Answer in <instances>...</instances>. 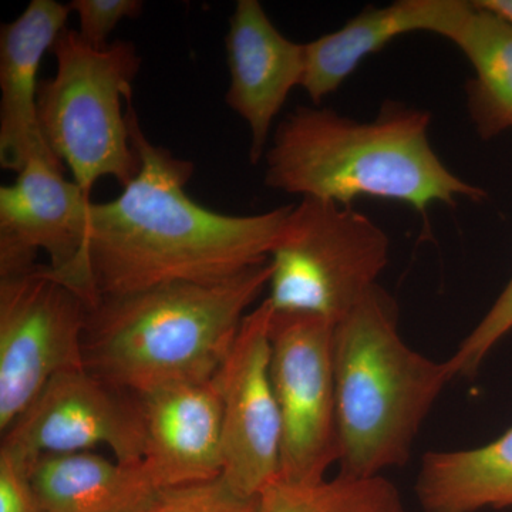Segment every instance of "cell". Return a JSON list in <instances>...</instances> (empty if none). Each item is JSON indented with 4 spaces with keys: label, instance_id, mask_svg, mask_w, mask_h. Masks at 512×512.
Returning a JSON list of instances; mask_svg holds the SVG:
<instances>
[{
    "label": "cell",
    "instance_id": "cell-1",
    "mask_svg": "<svg viewBox=\"0 0 512 512\" xmlns=\"http://www.w3.org/2000/svg\"><path fill=\"white\" fill-rule=\"evenodd\" d=\"M137 177L109 202H92L86 261L97 301L175 282H217L269 261L292 205L228 215L192 200L194 165L151 143L127 104Z\"/></svg>",
    "mask_w": 512,
    "mask_h": 512
},
{
    "label": "cell",
    "instance_id": "cell-2",
    "mask_svg": "<svg viewBox=\"0 0 512 512\" xmlns=\"http://www.w3.org/2000/svg\"><path fill=\"white\" fill-rule=\"evenodd\" d=\"M430 124L429 111L396 101L369 121L298 107L276 128L266 151L265 184L340 205L359 197L402 202L421 215L436 204L454 207L460 198L483 201V188L437 156Z\"/></svg>",
    "mask_w": 512,
    "mask_h": 512
},
{
    "label": "cell",
    "instance_id": "cell-3",
    "mask_svg": "<svg viewBox=\"0 0 512 512\" xmlns=\"http://www.w3.org/2000/svg\"><path fill=\"white\" fill-rule=\"evenodd\" d=\"M269 278L268 261L224 281L100 298L87 318L84 367L136 396L212 379Z\"/></svg>",
    "mask_w": 512,
    "mask_h": 512
},
{
    "label": "cell",
    "instance_id": "cell-4",
    "mask_svg": "<svg viewBox=\"0 0 512 512\" xmlns=\"http://www.w3.org/2000/svg\"><path fill=\"white\" fill-rule=\"evenodd\" d=\"M396 302L376 285L336 325L340 473L383 476L409 461L417 434L444 387L447 362L406 345Z\"/></svg>",
    "mask_w": 512,
    "mask_h": 512
},
{
    "label": "cell",
    "instance_id": "cell-5",
    "mask_svg": "<svg viewBox=\"0 0 512 512\" xmlns=\"http://www.w3.org/2000/svg\"><path fill=\"white\" fill-rule=\"evenodd\" d=\"M57 70L37 93V120L47 147L70 168L90 198L94 184L113 177L123 188L140 173L123 100L133 97L141 67L136 46L116 40L94 49L66 28L52 47Z\"/></svg>",
    "mask_w": 512,
    "mask_h": 512
},
{
    "label": "cell",
    "instance_id": "cell-6",
    "mask_svg": "<svg viewBox=\"0 0 512 512\" xmlns=\"http://www.w3.org/2000/svg\"><path fill=\"white\" fill-rule=\"evenodd\" d=\"M390 241L350 205L302 198L292 205L269 255L276 313H306L338 325L389 264Z\"/></svg>",
    "mask_w": 512,
    "mask_h": 512
},
{
    "label": "cell",
    "instance_id": "cell-7",
    "mask_svg": "<svg viewBox=\"0 0 512 512\" xmlns=\"http://www.w3.org/2000/svg\"><path fill=\"white\" fill-rule=\"evenodd\" d=\"M90 305L49 265L0 278V431L53 377L84 367Z\"/></svg>",
    "mask_w": 512,
    "mask_h": 512
},
{
    "label": "cell",
    "instance_id": "cell-8",
    "mask_svg": "<svg viewBox=\"0 0 512 512\" xmlns=\"http://www.w3.org/2000/svg\"><path fill=\"white\" fill-rule=\"evenodd\" d=\"M336 325L306 313L271 322V376L282 423L281 476L315 484L339 463Z\"/></svg>",
    "mask_w": 512,
    "mask_h": 512
},
{
    "label": "cell",
    "instance_id": "cell-9",
    "mask_svg": "<svg viewBox=\"0 0 512 512\" xmlns=\"http://www.w3.org/2000/svg\"><path fill=\"white\" fill-rule=\"evenodd\" d=\"M107 447L117 461L138 464L146 450L143 404L86 367L53 377L15 423L2 447L26 467L45 454Z\"/></svg>",
    "mask_w": 512,
    "mask_h": 512
},
{
    "label": "cell",
    "instance_id": "cell-10",
    "mask_svg": "<svg viewBox=\"0 0 512 512\" xmlns=\"http://www.w3.org/2000/svg\"><path fill=\"white\" fill-rule=\"evenodd\" d=\"M63 168L52 150L39 151L15 183L0 188V278L35 268L37 252L45 251L53 274L93 308L97 298L86 261L93 201L63 177Z\"/></svg>",
    "mask_w": 512,
    "mask_h": 512
},
{
    "label": "cell",
    "instance_id": "cell-11",
    "mask_svg": "<svg viewBox=\"0 0 512 512\" xmlns=\"http://www.w3.org/2000/svg\"><path fill=\"white\" fill-rule=\"evenodd\" d=\"M268 299L249 312L215 379L222 404V480L244 497H259L281 476L282 423L271 376Z\"/></svg>",
    "mask_w": 512,
    "mask_h": 512
},
{
    "label": "cell",
    "instance_id": "cell-12",
    "mask_svg": "<svg viewBox=\"0 0 512 512\" xmlns=\"http://www.w3.org/2000/svg\"><path fill=\"white\" fill-rule=\"evenodd\" d=\"M229 89L225 101L251 130V163L264 156L272 124L289 93L302 86L305 45L282 35L258 0H238L225 37Z\"/></svg>",
    "mask_w": 512,
    "mask_h": 512
},
{
    "label": "cell",
    "instance_id": "cell-13",
    "mask_svg": "<svg viewBox=\"0 0 512 512\" xmlns=\"http://www.w3.org/2000/svg\"><path fill=\"white\" fill-rule=\"evenodd\" d=\"M138 397L146 424L143 464L158 490L222 477V404L215 376Z\"/></svg>",
    "mask_w": 512,
    "mask_h": 512
},
{
    "label": "cell",
    "instance_id": "cell-14",
    "mask_svg": "<svg viewBox=\"0 0 512 512\" xmlns=\"http://www.w3.org/2000/svg\"><path fill=\"white\" fill-rule=\"evenodd\" d=\"M471 9L466 0H400L367 8L342 28L305 43L302 89L313 104L335 93L367 57L397 37L426 32L453 39Z\"/></svg>",
    "mask_w": 512,
    "mask_h": 512
},
{
    "label": "cell",
    "instance_id": "cell-15",
    "mask_svg": "<svg viewBox=\"0 0 512 512\" xmlns=\"http://www.w3.org/2000/svg\"><path fill=\"white\" fill-rule=\"evenodd\" d=\"M69 5L32 0L0 32V165L16 174L30 157L50 150L37 120V72L47 50L66 29Z\"/></svg>",
    "mask_w": 512,
    "mask_h": 512
},
{
    "label": "cell",
    "instance_id": "cell-16",
    "mask_svg": "<svg viewBox=\"0 0 512 512\" xmlns=\"http://www.w3.org/2000/svg\"><path fill=\"white\" fill-rule=\"evenodd\" d=\"M42 512H147L158 490L144 467L92 451L45 454L29 468Z\"/></svg>",
    "mask_w": 512,
    "mask_h": 512
},
{
    "label": "cell",
    "instance_id": "cell-17",
    "mask_svg": "<svg viewBox=\"0 0 512 512\" xmlns=\"http://www.w3.org/2000/svg\"><path fill=\"white\" fill-rule=\"evenodd\" d=\"M416 495L424 512L512 507V427L483 447L424 454Z\"/></svg>",
    "mask_w": 512,
    "mask_h": 512
},
{
    "label": "cell",
    "instance_id": "cell-18",
    "mask_svg": "<svg viewBox=\"0 0 512 512\" xmlns=\"http://www.w3.org/2000/svg\"><path fill=\"white\" fill-rule=\"evenodd\" d=\"M451 42L473 67L467 86L470 119L481 140H493L512 128V28L471 2Z\"/></svg>",
    "mask_w": 512,
    "mask_h": 512
},
{
    "label": "cell",
    "instance_id": "cell-19",
    "mask_svg": "<svg viewBox=\"0 0 512 512\" xmlns=\"http://www.w3.org/2000/svg\"><path fill=\"white\" fill-rule=\"evenodd\" d=\"M259 504L261 512H406L389 478L342 473L315 484L275 481L259 495Z\"/></svg>",
    "mask_w": 512,
    "mask_h": 512
},
{
    "label": "cell",
    "instance_id": "cell-20",
    "mask_svg": "<svg viewBox=\"0 0 512 512\" xmlns=\"http://www.w3.org/2000/svg\"><path fill=\"white\" fill-rule=\"evenodd\" d=\"M512 330V278L493 306L446 360L453 379L476 375L497 343Z\"/></svg>",
    "mask_w": 512,
    "mask_h": 512
},
{
    "label": "cell",
    "instance_id": "cell-21",
    "mask_svg": "<svg viewBox=\"0 0 512 512\" xmlns=\"http://www.w3.org/2000/svg\"><path fill=\"white\" fill-rule=\"evenodd\" d=\"M147 512H261L259 497L235 493L224 480L160 491Z\"/></svg>",
    "mask_w": 512,
    "mask_h": 512
},
{
    "label": "cell",
    "instance_id": "cell-22",
    "mask_svg": "<svg viewBox=\"0 0 512 512\" xmlns=\"http://www.w3.org/2000/svg\"><path fill=\"white\" fill-rule=\"evenodd\" d=\"M70 10L79 16L80 36L94 49H106L107 40L124 19L138 18L144 3L140 0H73Z\"/></svg>",
    "mask_w": 512,
    "mask_h": 512
},
{
    "label": "cell",
    "instance_id": "cell-23",
    "mask_svg": "<svg viewBox=\"0 0 512 512\" xmlns=\"http://www.w3.org/2000/svg\"><path fill=\"white\" fill-rule=\"evenodd\" d=\"M0 512H42L29 467L0 450Z\"/></svg>",
    "mask_w": 512,
    "mask_h": 512
},
{
    "label": "cell",
    "instance_id": "cell-24",
    "mask_svg": "<svg viewBox=\"0 0 512 512\" xmlns=\"http://www.w3.org/2000/svg\"><path fill=\"white\" fill-rule=\"evenodd\" d=\"M478 8L493 13L498 19L503 20L512 28V0H476Z\"/></svg>",
    "mask_w": 512,
    "mask_h": 512
}]
</instances>
